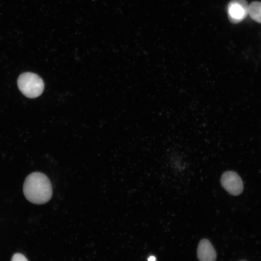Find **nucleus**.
Here are the masks:
<instances>
[{"label": "nucleus", "mask_w": 261, "mask_h": 261, "mask_svg": "<svg viewBox=\"0 0 261 261\" xmlns=\"http://www.w3.org/2000/svg\"><path fill=\"white\" fill-rule=\"evenodd\" d=\"M23 193L30 203L42 204L48 202L52 195V187L48 177L44 174L35 172L26 178L23 187Z\"/></svg>", "instance_id": "1"}, {"label": "nucleus", "mask_w": 261, "mask_h": 261, "mask_svg": "<svg viewBox=\"0 0 261 261\" xmlns=\"http://www.w3.org/2000/svg\"><path fill=\"white\" fill-rule=\"evenodd\" d=\"M20 91L26 97L34 98L40 96L44 89V83L37 74L26 72L22 73L17 80Z\"/></svg>", "instance_id": "2"}, {"label": "nucleus", "mask_w": 261, "mask_h": 261, "mask_svg": "<svg viewBox=\"0 0 261 261\" xmlns=\"http://www.w3.org/2000/svg\"><path fill=\"white\" fill-rule=\"evenodd\" d=\"M220 183L222 187L231 195L237 196L243 191V181L235 172L228 171L224 172L221 176Z\"/></svg>", "instance_id": "3"}, {"label": "nucleus", "mask_w": 261, "mask_h": 261, "mask_svg": "<svg viewBox=\"0 0 261 261\" xmlns=\"http://www.w3.org/2000/svg\"><path fill=\"white\" fill-rule=\"evenodd\" d=\"M228 16L232 23H238L248 15V4L246 0H231L227 7Z\"/></svg>", "instance_id": "4"}, {"label": "nucleus", "mask_w": 261, "mask_h": 261, "mask_svg": "<svg viewBox=\"0 0 261 261\" xmlns=\"http://www.w3.org/2000/svg\"><path fill=\"white\" fill-rule=\"evenodd\" d=\"M197 256L200 261H216V251L207 239H202L199 242L197 248Z\"/></svg>", "instance_id": "5"}, {"label": "nucleus", "mask_w": 261, "mask_h": 261, "mask_svg": "<svg viewBox=\"0 0 261 261\" xmlns=\"http://www.w3.org/2000/svg\"><path fill=\"white\" fill-rule=\"evenodd\" d=\"M248 14L253 20L261 24V2L253 1L249 4Z\"/></svg>", "instance_id": "6"}, {"label": "nucleus", "mask_w": 261, "mask_h": 261, "mask_svg": "<svg viewBox=\"0 0 261 261\" xmlns=\"http://www.w3.org/2000/svg\"><path fill=\"white\" fill-rule=\"evenodd\" d=\"M11 261H28V260L23 254L15 253L13 255Z\"/></svg>", "instance_id": "7"}, {"label": "nucleus", "mask_w": 261, "mask_h": 261, "mask_svg": "<svg viewBox=\"0 0 261 261\" xmlns=\"http://www.w3.org/2000/svg\"><path fill=\"white\" fill-rule=\"evenodd\" d=\"M148 261H156V258L153 256H151L148 258Z\"/></svg>", "instance_id": "8"}]
</instances>
